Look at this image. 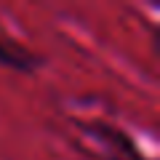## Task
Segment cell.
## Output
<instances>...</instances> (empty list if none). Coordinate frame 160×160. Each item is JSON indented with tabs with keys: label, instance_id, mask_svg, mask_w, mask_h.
Segmentation results:
<instances>
[{
	"label": "cell",
	"instance_id": "obj_1",
	"mask_svg": "<svg viewBox=\"0 0 160 160\" xmlns=\"http://www.w3.org/2000/svg\"><path fill=\"white\" fill-rule=\"evenodd\" d=\"M86 131L99 142L107 160H147L133 144V139L128 133H123L120 128H112L107 123H88Z\"/></svg>",
	"mask_w": 160,
	"mask_h": 160
},
{
	"label": "cell",
	"instance_id": "obj_2",
	"mask_svg": "<svg viewBox=\"0 0 160 160\" xmlns=\"http://www.w3.org/2000/svg\"><path fill=\"white\" fill-rule=\"evenodd\" d=\"M0 67L16 69V72H32V69L40 67V59L35 53H29L24 46L0 38Z\"/></svg>",
	"mask_w": 160,
	"mask_h": 160
}]
</instances>
